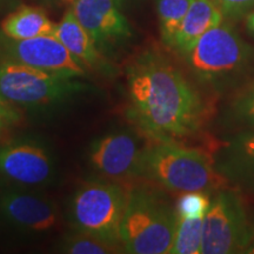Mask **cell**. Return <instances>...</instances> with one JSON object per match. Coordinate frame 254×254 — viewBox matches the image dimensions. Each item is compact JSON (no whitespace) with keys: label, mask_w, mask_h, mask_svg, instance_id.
Listing matches in <instances>:
<instances>
[{"label":"cell","mask_w":254,"mask_h":254,"mask_svg":"<svg viewBox=\"0 0 254 254\" xmlns=\"http://www.w3.org/2000/svg\"><path fill=\"white\" fill-rule=\"evenodd\" d=\"M131 111L153 140L182 144L201 132L206 105L182 72L164 56L145 52L127 69Z\"/></svg>","instance_id":"cell-1"},{"label":"cell","mask_w":254,"mask_h":254,"mask_svg":"<svg viewBox=\"0 0 254 254\" xmlns=\"http://www.w3.org/2000/svg\"><path fill=\"white\" fill-rule=\"evenodd\" d=\"M140 176L182 194H211L227 184L225 177L218 172L214 158L205 151L157 140L144 148Z\"/></svg>","instance_id":"cell-2"},{"label":"cell","mask_w":254,"mask_h":254,"mask_svg":"<svg viewBox=\"0 0 254 254\" xmlns=\"http://www.w3.org/2000/svg\"><path fill=\"white\" fill-rule=\"evenodd\" d=\"M184 58L195 77L214 91L236 87L254 73V47L224 21L206 32Z\"/></svg>","instance_id":"cell-3"},{"label":"cell","mask_w":254,"mask_h":254,"mask_svg":"<svg viewBox=\"0 0 254 254\" xmlns=\"http://www.w3.org/2000/svg\"><path fill=\"white\" fill-rule=\"evenodd\" d=\"M178 213L158 193L135 189L127 195L120 245L131 254H165L172 246Z\"/></svg>","instance_id":"cell-4"},{"label":"cell","mask_w":254,"mask_h":254,"mask_svg":"<svg viewBox=\"0 0 254 254\" xmlns=\"http://www.w3.org/2000/svg\"><path fill=\"white\" fill-rule=\"evenodd\" d=\"M254 241V228L237 190L220 189L204 217L201 253H245Z\"/></svg>","instance_id":"cell-5"},{"label":"cell","mask_w":254,"mask_h":254,"mask_svg":"<svg viewBox=\"0 0 254 254\" xmlns=\"http://www.w3.org/2000/svg\"><path fill=\"white\" fill-rule=\"evenodd\" d=\"M127 195L122 187L106 183H88L75 194L72 217L79 232L92 234L120 246V224Z\"/></svg>","instance_id":"cell-6"},{"label":"cell","mask_w":254,"mask_h":254,"mask_svg":"<svg viewBox=\"0 0 254 254\" xmlns=\"http://www.w3.org/2000/svg\"><path fill=\"white\" fill-rule=\"evenodd\" d=\"M82 85L25 64L5 60L0 64V95L13 105L33 106L63 99L80 91Z\"/></svg>","instance_id":"cell-7"},{"label":"cell","mask_w":254,"mask_h":254,"mask_svg":"<svg viewBox=\"0 0 254 254\" xmlns=\"http://www.w3.org/2000/svg\"><path fill=\"white\" fill-rule=\"evenodd\" d=\"M1 43L2 51L8 60L65 78L73 79L85 74L80 63L55 36L26 40H13L5 37Z\"/></svg>","instance_id":"cell-8"},{"label":"cell","mask_w":254,"mask_h":254,"mask_svg":"<svg viewBox=\"0 0 254 254\" xmlns=\"http://www.w3.org/2000/svg\"><path fill=\"white\" fill-rule=\"evenodd\" d=\"M72 8L99 50L132 37L131 25L120 12L118 0H74Z\"/></svg>","instance_id":"cell-9"},{"label":"cell","mask_w":254,"mask_h":254,"mask_svg":"<svg viewBox=\"0 0 254 254\" xmlns=\"http://www.w3.org/2000/svg\"><path fill=\"white\" fill-rule=\"evenodd\" d=\"M144 148L128 133L106 135L92 146L90 161L98 172L111 178L140 176Z\"/></svg>","instance_id":"cell-10"},{"label":"cell","mask_w":254,"mask_h":254,"mask_svg":"<svg viewBox=\"0 0 254 254\" xmlns=\"http://www.w3.org/2000/svg\"><path fill=\"white\" fill-rule=\"evenodd\" d=\"M0 218L8 225L33 232H45L58 222L55 205L15 190H0Z\"/></svg>","instance_id":"cell-11"},{"label":"cell","mask_w":254,"mask_h":254,"mask_svg":"<svg viewBox=\"0 0 254 254\" xmlns=\"http://www.w3.org/2000/svg\"><path fill=\"white\" fill-rule=\"evenodd\" d=\"M52 173V164L44 148L33 144L0 147V177L23 185H39Z\"/></svg>","instance_id":"cell-12"},{"label":"cell","mask_w":254,"mask_h":254,"mask_svg":"<svg viewBox=\"0 0 254 254\" xmlns=\"http://www.w3.org/2000/svg\"><path fill=\"white\" fill-rule=\"evenodd\" d=\"M214 160L218 172L227 183L254 190V127L232 136Z\"/></svg>","instance_id":"cell-13"},{"label":"cell","mask_w":254,"mask_h":254,"mask_svg":"<svg viewBox=\"0 0 254 254\" xmlns=\"http://www.w3.org/2000/svg\"><path fill=\"white\" fill-rule=\"evenodd\" d=\"M222 20L224 15L213 0H193L177 32L172 49L185 57L206 32L218 26Z\"/></svg>","instance_id":"cell-14"},{"label":"cell","mask_w":254,"mask_h":254,"mask_svg":"<svg viewBox=\"0 0 254 254\" xmlns=\"http://www.w3.org/2000/svg\"><path fill=\"white\" fill-rule=\"evenodd\" d=\"M55 37L79 63L90 66L99 63V49L84 26L79 23L73 8L67 9L60 23L56 24Z\"/></svg>","instance_id":"cell-15"},{"label":"cell","mask_w":254,"mask_h":254,"mask_svg":"<svg viewBox=\"0 0 254 254\" xmlns=\"http://www.w3.org/2000/svg\"><path fill=\"white\" fill-rule=\"evenodd\" d=\"M53 24L41 8L21 6L9 13L1 23V32L6 38L26 40L43 36H55Z\"/></svg>","instance_id":"cell-16"},{"label":"cell","mask_w":254,"mask_h":254,"mask_svg":"<svg viewBox=\"0 0 254 254\" xmlns=\"http://www.w3.org/2000/svg\"><path fill=\"white\" fill-rule=\"evenodd\" d=\"M193 0H157L160 36L165 45L172 47L174 38Z\"/></svg>","instance_id":"cell-17"},{"label":"cell","mask_w":254,"mask_h":254,"mask_svg":"<svg viewBox=\"0 0 254 254\" xmlns=\"http://www.w3.org/2000/svg\"><path fill=\"white\" fill-rule=\"evenodd\" d=\"M204 217L180 218L171 246V254H199L201 253Z\"/></svg>","instance_id":"cell-18"},{"label":"cell","mask_w":254,"mask_h":254,"mask_svg":"<svg viewBox=\"0 0 254 254\" xmlns=\"http://www.w3.org/2000/svg\"><path fill=\"white\" fill-rule=\"evenodd\" d=\"M225 124L232 128L254 127V86L241 91L230 101L224 113Z\"/></svg>","instance_id":"cell-19"},{"label":"cell","mask_w":254,"mask_h":254,"mask_svg":"<svg viewBox=\"0 0 254 254\" xmlns=\"http://www.w3.org/2000/svg\"><path fill=\"white\" fill-rule=\"evenodd\" d=\"M120 246L111 244L92 234L79 232L66 239L63 252L69 254H111L118 252Z\"/></svg>","instance_id":"cell-20"},{"label":"cell","mask_w":254,"mask_h":254,"mask_svg":"<svg viewBox=\"0 0 254 254\" xmlns=\"http://www.w3.org/2000/svg\"><path fill=\"white\" fill-rule=\"evenodd\" d=\"M211 205L209 194L205 192L183 193L178 199L176 211L180 218L205 217Z\"/></svg>","instance_id":"cell-21"},{"label":"cell","mask_w":254,"mask_h":254,"mask_svg":"<svg viewBox=\"0 0 254 254\" xmlns=\"http://www.w3.org/2000/svg\"><path fill=\"white\" fill-rule=\"evenodd\" d=\"M228 20H238L254 8V0H213Z\"/></svg>","instance_id":"cell-22"},{"label":"cell","mask_w":254,"mask_h":254,"mask_svg":"<svg viewBox=\"0 0 254 254\" xmlns=\"http://www.w3.org/2000/svg\"><path fill=\"white\" fill-rule=\"evenodd\" d=\"M20 118L21 114L15 109L14 105L0 95V126L4 128V127L14 125Z\"/></svg>","instance_id":"cell-23"},{"label":"cell","mask_w":254,"mask_h":254,"mask_svg":"<svg viewBox=\"0 0 254 254\" xmlns=\"http://www.w3.org/2000/svg\"><path fill=\"white\" fill-rule=\"evenodd\" d=\"M246 28L254 37V8L246 15Z\"/></svg>","instance_id":"cell-24"},{"label":"cell","mask_w":254,"mask_h":254,"mask_svg":"<svg viewBox=\"0 0 254 254\" xmlns=\"http://www.w3.org/2000/svg\"><path fill=\"white\" fill-rule=\"evenodd\" d=\"M15 0H0V9L1 8H5L6 6L8 5H12Z\"/></svg>","instance_id":"cell-25"},{"label":"cell","mask_w":254,"mask_h":254,"mask_svg":"<svg viewBox=\"0 0 254 254\" xmlns=\"http://www.w3.org/2000/svg\"><path fill=\"white\" fill-rule=\"evenodd\" d=\"M245 253H254V245H253V244L249 247V249H247Z\"/></svg>","instance_id":"cell-26"},{"label":"cell","mask_w":254,"mask_h":254,"mask_svg":"<svg viewBox=\"0 0 254 254\" xmlns=\"http://www.w3.org/2000/svg\"><path fill=\"white\" fill-rule=\"evenodd\" d=\"M1 128H2V127H1V126H0V134H1Z\"/></svg>","instance_id":"cell-27"}]
</instances>
